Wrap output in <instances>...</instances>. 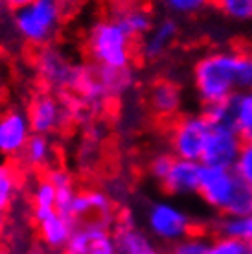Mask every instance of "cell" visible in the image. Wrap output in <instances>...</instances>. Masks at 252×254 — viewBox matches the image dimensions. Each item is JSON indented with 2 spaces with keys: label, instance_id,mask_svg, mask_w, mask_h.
I'll list each match as a JSON object with an SVG mask.
<instances>
[{
  "label": "cell",
  "instance_id": "cell-28",
  "mask_svg": "<svg viewBox=\"0 0 252 254\" xmlns=\"http://www.w3.org/2000/svg\"><path fill=\"white\" fill-rule=\"evenodd\" d=\"M4 4H6L7 9H11V11H20V9H24V7L32 6L35 0H2Z\"/></svg>",
  "mask_w": 252,
  "mask_h": 254
},
{
  "label": "cell",
  "instance_id": "cell-30",
  "mask_svg": "<svg viewBox=\"0 0 252 254\" xmlns=\"http://www.w3.org/2000/svg\"><path fill=\"white\" fill-rule=\"evenodd\" d=\"M118 254H120V253H118Z\"/></svg>",
  "mask_w": 252,
  "mask_h": 254
},
{
  "label": "cell",
  "instance_id": "cell-1",
  "mask_svg": "<svg viewBox=\"0 0 252 254\" xmlns=\"http://www.w3.org/2000/svg\"><path fill=\"white\" fill-rule=\"evenodd\" d=\"M90 63L114 70H126L140 59V41L132 39L116 20L101 19L88 30L83 43Z\"/></svg>",
  "mask_w": 252,
  "mask_h": 254
},
{
  "label": "cell",
  "instance_id": "cell-9",
  "mask_svg": "<svg viewBox=\"0 0 252 254\" xmlns=\"http://www.w3.org/2000/svg\"><path fill=\"white\" fill-rule=\"evenodd\" d=\"M236 179H238V173L228 168H214V166L202 164L197 193L202 197L204 203L223 214L234 191Z\"/></svg>",
  "mask_w": 252,
  "mask_h": 254
},
{
  "label": "cell",
  "instance_id": "cell-29",
  "mask_svg": "<svg viewBox=\"0 0 252 254\" xmlns=\"http://www.w3.org/2000/svg\"><path fill=\"white\" fill-rule=\"evenodd\" d=\"M251 254H252V245H251Z\"/></svg>",
  "mask_w": 252,
  "mask_h": 254
},
{
  "label": "cell",
  "instance_id": "cell-16",
  "mask_svg": "<svg viewBox=\"0 0 252 254\" xmlns=\"http://www.w3.org/2000/svg\"><path fill=\"white\" fill-rule=\"evenodd\" d=\"M39 232V238L43 240V243L50 249H64L68 243L70 236L74 232V225L68 217H64L59 212H54L52 216L43 219L41 223L35 225Z\"/></svg>",
  "mask_w": 252,
  "mask_h": 254
},
{
  "label": "cell",
  "instance_id": "cell-13",
  "mask_svg": "<svg viewBox=\"0 0 252 254\" xmlns=\"http://www.w3.org/2000/svg\"><path fill=\"white\" fill-rule=\"evenodd\" d=\"M113 238L120 254H160L147 236L134 227L127 212H118Z\"/></svg>",
  "mask_w": 252,
  "mask_h": 254
},
{
  "label": "cell",
  "instance_id": "cell-14",
  "mask_svg": "<svg viewBox=\"0 0 252 254\" xmlns=\"http://www.w3.org/2000/svg\"><path fill=\"white\" fill-rule=\"evenodd\" d=\"M202 166L195 160L175 159L171 170L168 172L160 186L166 193L170 195H189L197 193L199 190V181H201Z\"/></svg>",
  "mask_w": 252,
  "mask_h": 254
},
{
  "label": "cell",
  "instance_id": "cell-5",
  "mask_svg": "<svg viewBox=\"0 0 252 254\" xmlns=\"http://www.w3.org/2000/svg\"><path fill=\"white\" fill-rule=\"evenodd\" d=\"M26 116L35 134L54 133L57 129H63L66 122L76 120L70 109L64 107V103H61V100L48 89H41L32 96Z\"/></svg>",
  "mask_w": 252,
  "mask_h": 254
},
{
  "label": "cell",
  "instance_id": "cell-20",
  "mask_svg": "<svg viewBox=\"0 0 252 254\" xmlns=\"http://www.w3.org/2000/svg\"><path fill=\"white\" fill-rule=\"evenodd\" d=\"M20 186V166L17 159L0 164V217L11 208L13 197Z\"/></svg>",
  "mask_w": 252,
  "mask_h": 254
},
{
  "label": "cell",
  "instance_id": "cell-8",
  "mask_svg": "<svg viewBox=\"0 0 252 254\" xmlns=\"http://www.w3.org/2000/svg\"><path fill=\"white\" fill-rule=\"evenodd\" d=\"M145 102L153 118L166 129L179 116V111H181V103H183L181 87L168 77H158L149 85Z\"/></svg>",
  "mask_w": 252,
  "mask_h": 254
},
{
  "label": "cell",
  "instance_id": "cell-2",
  "mask_svg": "<svg viewBox=\"0 0 252 254\" xmlns=\"http://www.w3.org/2000/svg\"><path fill=\"white\" fill-rule=\"evenodd\" d=\"M240 54L236 48L212 52L201 58L193 66V85L201 103L214 105L225 102L238 89Z\"/></svg>",
  "mask_w": 252,
  "mask_h": 254
},
{
  "label": "cell",
  "instance_id": "cell-4",
  "mask_svg": "<svg viewBox=\"0 0 252 254\" xmlns=\"http://www.w3.org/2000/svg\"><path fill=\"white\" fill-rule=\"evenodd\" d=\"M171 153L177 159L201 160L208 136L212 133V124L204 115H179L166 127Z\"/></svg>",
  "mask_w": 252,
  "mask_h": 254
},
{
  "label": "cell",
  "instance_id": "cell-22",
  "mask_svg": "<svg viewBox=\"0 0 252 254\" xmlns=\"http://www.w3.org/2000/svg\"><path fill=\"white\" fill-rule=\"evenodd\" d=\"M210 4L228 19L241 22L252 20V0H212Z\"/></svg>",
  "mask_w": 252,
  "mask_h": 254
},
{
  "label": "cell",
  "instance_id": "cell-15",
  "mask_svg": "<svg viewBox=\"0 0 252 254\" xmlns=\"http://www.w3.org/2000/svg\"><path fill=\"white\" fill-rule=\"evenodd\" d=\"M179 35V26L173 19L160 20L153 30L140 41V59H160L170 50Z\"/></svg>",
  "mask_w": 252,
  "mask_h": 254
},
{
  "label": "cell",
  "instance_id": "cell-19",
  "mask_svg": "<svg viewBox=\"0 0 252 254\" xmlns=\"http://www.w3.org/2000/svg\"><path fill=\"white\" fill-rule=\"evenodd\" d=\"M22 160L28 168L35 170V173L50 172L52 170V147L44 134H33L30 136L26 149L22 151Z\"/></svg>",
  "mask_w": 252,
  "mask_h": 254
},
{
  "label": "cell",
  "instance_id": "cell-17",
  "mask_svg": "<svg viewBox=\"0 0 252 254\" xmlns=\"http://www.w3.org/2000/svg\"><path fill=\"white\" fill-rule=\"evenodd\" d=\"M57 210V190L52 179L48 177V172H43L37 175V185L32 195V217L35 225L52 216Z\"/></svg>",
  "mask_w": 252,
  "mask_h": 254
},
{
  "label": "cell",
  "instance_id": "cell-12",
  "mask_svg": "<svg viewBox=\"0 0 252 254\" xmlns=\"http://www.w3.org/2000/svg\"><path fill=\"white\" fill-rule=\"evenodd\" d=\"M109 4H111L109 19L116 20L132 39L142 41L153 30V15L147 2L124 4V2L109 0Z\"/></svg>",
  "mask_w": 252,
  "mask_h": 254
},
{
  "label": "cell",
  "instance_id": "cell-10",
  "mask_svg": "<svg viewBox=\"0 0 252 254\" xmlns=\"http://www.w3.org/2000/svg\"><path fill=\"white\" fill-rule=\"evenodd\" d=\"M241 147L243 144H241V136L238 134V131L212 127V133L202 153V164L230 170L238 162Z\"/></svg>",
  "mask_w": 252,
  "mask_h": 254
},
{
  "label": "cell",
  "instance_id": "cell-7",
  "mask_svg": "<svg viewBox=\"0 0 252 254\" xmlns=\"http://www.w3.org/2000/svg\"><path fill=\"white\" fill-rule=\"evenodd\" d=\"M33 66L37 70L41 81L46 89H57L68 94L76 81L77 66L68 63L66 59L52 46H32Z\"/></svg>",
  "mask_w": 252,
  "mask_h": 254
},
{
  "label": "cell",
  "instance_id": "cell-18",
  "mask_svg": "<svg viewBox=\"0 0 252 254\" xmlns=\"http://www.w3.org/2000/svg\"><path fill=\"white\" fill-rule=\"evenodd\" d=\"M212 236L232 238L252 245V214L251 216H223L212 225Z\"/></svg>",
  "mask_w": 252,
  "mask_h": 254
},
{
  "label": "cell",
  "instance_id": "cell-21",
  "mask_svg": "<svg viewBox=\"0 0 252 254\" xmlns=\"http://www.w3.org/2000/svg\"><path fill=\"white\" fill-rule=\"evenodd\" d=\"M238 134L243 142H252V90L238 92Z\"/></svg>",
  "mask_w": 252,
  "mask_h": 254
},
{
  "label": "cell",
  "instance_id": "cell-23",
  "mask_svg": "<svg viewBox=\"0 0 252 254\" xmlns=\"http://www.w3.org/2000/svg\"><path fill=\"white\" fill-rule=\"evenodd\" d=\"M240 54V66H238V89L252 90V48L247 45L234 46Z\"/></svg>",
  "mask_w": 252,
  "mask_h": 254
},
{
  "label": "cell",
  "instance_id": "cell-6",
  "mask_svg": "<svg viewBox=\"0 0 252 254\" xmlns=\"http://www.w3.org/2000/svg\"><path fill=\"white\" fill-rule=\"evenodd\" d=\"M147 223H149L153 234L170 243H177L188 236L206 230V227L191 221L183 210L175 208L168 203L153 204L149 216H147Z\"/></svg>",
  "mask_w": 252,
  "mask_h": 254
},
{
  "label": "cell",
  "instance_id": "cell-26",
  "mask_svg": "<svg viewBox=\"0 0 252 254\" xmlns=\"http://www.w3.org/2000/svg\"><path fill=\"white\" fill-rule=\"evenodd\" d=\"M175 155L173 153H160L157 157H153L151 162H149V173L157 179L158 183L168 175V172L171 170V166L175 162Z\"/></svg>",
  "mask_w": 252,
  "mask_h": 254
},
{
  "label": "cell",
  "instance_id": "cell-27",
  "mask_svg": "<svg viewBox=\"0 0 252 254\" xmlns=\"http://www.w3.org/2000/svg\"><path fill=\"white\" fill-rule=\"evenodd\" d=\"M212 0H164V4L171 11L181 13V15H193L199 13L202 7L210 4Z\"/></svg>",
  "mask_w": 252,
  "mask_h": 254
},
{
  "label": "cell",
  "instance_id": "cell-25",
  "mask_svg": "<svg viewBox=\"0 0 252 254\" xmlns=\"http://www.w3.org/2000/svg\"><path fill=\"white\" fill-rule=\"evenodd\" d=\"M236 173L252 188V142L243 144L236 162Z\"/></svg>",
  "mask_w": 252,
  "mask_h": 254
},
{
  "label": "cell",
  "instance_id": "cell-11",
  "mask_svg": "<svg viewBox=\"0 0 252 254\" xmlns=\"http://www.w3.org/2000/svg\"><path fill=\"white\" fill-rule=\"evenodd\" d=\"M30 122L20 109L9 107L0 115V153L17 159L30 140Z\"/></svg>",
  "mask_w": 252,
  "mask_h": 254
},
{
  "label": "cell",
  "instance_id": "cell-3",
  "mask_svg": "<svg viewBox=\"0 0 252 254\" xmlns=\"http://www.w3.org/2000/svg\"><path fill=\"white\" fill-rule=\"evenodd\" d=\"M59 0H35L32 6L15 13V28L30 46H46L63 20Z\"/></svg>",
  "mask_w": 252,
  "mask_h": 254
},
{
  "label": "cell",
  "instance_id": "cell-24",
  "mask_svg": "<svg viewBox=\"0 0 252 254\" xmlns=\"http://www.w3.org/2000/svg\"><path fill=\"white\" fill-rule=\"evenodd\" d=\"M206 254H251V245L232 240V238L214 236Z\"/></svg>",
  "mask_w": 252,
  "mask_h": 254
}]
</instances>
